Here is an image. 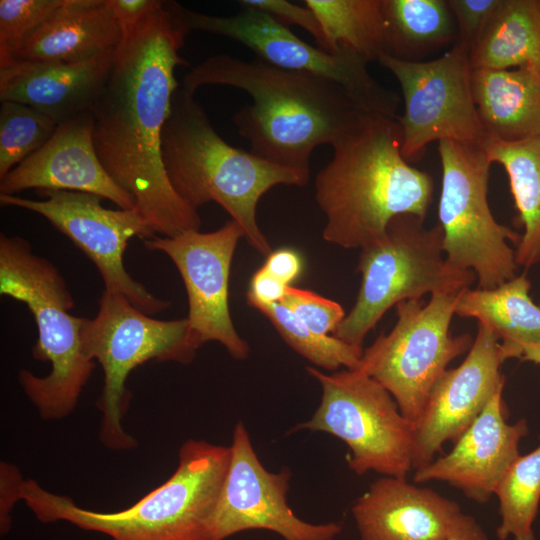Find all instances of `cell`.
<instances>
[{"instance_id":"1","label":"cell","mask_w":540,"mask_h":540,"mask_svg":"<svg viewBox=\"0 0 540 540\" xmlns=\"http://www.w3.org/2000/svg\"><path fill=\"white\" fill-rule=\"evenodd\" d=\"M189 32L173 1L161 3L122 35L108 78L90 112L93 141L110 177L163 237L199 230L198 211L173 189L162 160V133L180 87L176 67Z\"/></svg>"},{"instance_id":"2","label":"cell","mask_w":540,"mask_h":540,"mask_svg":"<svg viewBox=\"0 0 540 540\" xmlns=\"http://www.w3.org/2000/svg\"><path fill=\"white\" fill-rule=\"evenodd\" d=\"M204 85L231 86L248 93L253 103L241 108L233 121L249 142L250 152L308 174L314 149L333 146L368 113L337 83L258 58L212 56L193 67L180 84L191 94Z\"/></svg>"},{"instance_id":"3","label":"cell","mask_w":540,"mask_h":540,"mask_svg":"<svg viewBox=\"0 0 540 540\" xmlns=\"http://www.w3.org/2000/svg\"><path fill=\"white\" fill-rule=\"evenodd\" d=\"M396 118L365 113L333 145V156L315 178V199L326 217L325 241L346 249L381 238L403 214L425 219L432 201V177L401 153Z\"/></svg>"},{"instance_id":"4","label":"cell","mask_w":540,"mask_h":540,"mask_svg":"<svg viewBox=\"0 0 540 540\" xmlns=\"http://www.w3.org/2000/svg\"><path fill=\"white\" fill-rule=\"evenodd\" d=\"M162 160L175 192L197 210L220 205L251 247L272 250L256 218L260 198L276 185L304 186L310 174L281 167L228 144L213 128L194 94L175 91L162 133Z\"/></svg>"},{"instance_id":"5","label":"cell","mask_w":540,"mask_h":540,"mask_svg":"<svg viewBox=\"0 0 540 540\" xmlns=\"http://www.w3.org/2000/svg\"><path fill=\"white\" fill-rule=\"evenodd\" d=\"M230 454V446L186 440L179 449L175 472L139 501L116 512L82 508L32 479L19 480L16 497L43 523L66 521L112 540H209Z\"/></svg>"},{"instance_id":"6","label":"cell","mask_w":540,"mask_h":540,"mask_svg":"<svg viewBox=\"0 0 540 540\" xmlns=\"http://www.w3.org/2000/svg\"><path fill=\"white\" fill-rule=\"evenodd\" d=\"M0 294L26 304L38 330L32 355L51 364L44 377L24 369L19 372L24 393L43 419L70 415L95 361L86 357L82 347L86 318L69 313L75 303L66 281L50 261L33 253L27 240L1 234Z\"/></svg>"},{"instance_id":"7","label":"cell","mask_w":540,"mask_h":540,"mask_svg":"<svg viewBox=\"0 0 540 540\" xmlns=\"http://www.w3.org/2000/svg\"><path fill=\"white\" fill-rule=\"evenodd\" d=\"M357 271L362 279L356 302L332 335L358 347L392 306L426 294L458 293L476 279L473 271L447 263L440 225L426 228L412 214L394 217L381 238L361 248Z\"/></svg>"},{"instance_id":"8","label":"cell","mask_w":540,"mask_h":540,"mask_svg":"<svg viewBox=\"0 0 540 540\" xmlns=\"http://www.w3.org/2000/svg\"><path fill=\"white\" fill-rule=\"evenodd\" d=\"M81 338L86 357L97 360L104 372L97 400L102 413L100 441L111 450L135 448L136 440L122 426L131 396L127 378L150 360L190 363L197 350L188 339L187 318H152L122 294L104 290L96 316L85 319Z\"/></svg>"},{"instance_id":"9","label":"cell","mask_w":540,"mask_h":540,"mask_svg":"<svg viewBox=\"0 0 540 540\" xmlns=\"http://www.w3.org/2000/svg\"><path fill=\"white\" fill-rule=\"evenodd\" d=\"M307 372L321 385L322 397L312 417L294 430L329 433L347 445L349 468L406 479L413 468L414 426L400 412L392 395L358 369L326 374Z\"/></svg>"},{"instance_id":"10","label":"cell","mask_w":540,"mask_h":540,"mask_svg":"<svg viewBox=\"0 0 540 540\" xmlns=\"http://www.w3.org/2000/svg\"><path fill=\"white\" fill-rule=\"evenodd\" d=\"M442 186L438 224L447 263L473 271L478 288L492 289L516 276L515 251L509 241L520 236L499 224L488 203L492 162L484 148L454 141L438 142Z\"/></svg>"},{"instance_id":"11","label":"cell","mask_w":540,"mask_h":540,"mask_svg":"<svg viewBox=\"0 0 540 540\" xmlns=\"http://www.w3.org/2000/svg\"><path fill=\"white\" fill-rule=\"evenodd\" d=\"M458 293L433 294L428 303L399 302L395 325L363 351L356 368L392 395L414 428L435 383L473 343L469 334L450 332Z\"/></svg>"},{"instance_id":"12","label":"cell","mask_w":540,"mask_h":540,"mask_svg":"<svg viewBox=\"0 0 540 540\" xmlns=\"http://www.w3.org/2000/svg\"><path fill=\"white\" fill-rule=\"evenodd\" d=\"M398 81L404 102L396 120L401 153L410 163L432 142L481 146L488 139L475 103L469 50L458 42L440 57L403 60L382 54L378 61Z\"/></svg>"},{"instance_id":"13","label":"cell","mask_w":540,"mask_h":540,"mask_svg":"<svg viewBox=\"0 0 540 540\" xmlns=\"http://www.w3.org/2000/svg\"><path fill=\"white\" fill-rule=\"evenodd\" d=\"M240 6L237 14L223 17L192 11L174 1L175 11L188 32L230 38L269 64L337 83L365 112L398 116L399 96L370 74L364 58L345 49L332 53L314 47L266 12Z\"/></svg>"},{"instance_id":"14","label":"cell","mask_w":540,"mask_h":540,"mask_svg":"<svg viewBox=\"0 0 540 540\" xmlns=\"http://www.w3.org/2000/svg\"><path fill=\"white\" fill-rule=\"evenodd\" d=\"M42 200L0 194V202L33 211L67 236L97 267L105 290L125 296L148 315L163 312L170 302L157 298L134 280L124 266V253L133 237L155 234L135 209H108L101 197L74 191L42 190Z\"/></svg>"},{"instance_id":"15","label":"cell","mask_w":540,"mask_h":540,"mask_svg":"<svg viewBox=\"0 0 540 540\" xmlns=\"http://www.w3.org/2000/svg\"><path fill=\"white\" fill-rule=\"evenodd\" d=\"M244 237L233 220L208 233L188 230L173 237L143 239L151 251L165 253L177 267L188 297V339L198 350L216 341L238 360L248 357V343L239 336L229 309L230 268L238 241Z\"/></svg>"},{"instance_id":"16","label":"cell","mask_w":540,"mask_h":540,"mask_svg":"<svg viewBox=\"0 0 540 540\" xmlns=\"http://www.w3.org/2000/svg\"><path fill=\"white\" fill-rule=\"evenodd\" d=\"M230 452L209 540L255 529L274 532L284 540H334L340 534L339 523L313 524L295 515L287 501L291 472L284 468L273 473L262 465L241 421L234 427Z\"/></svg>"},{"instance_id":"17","label":"cell","mask_w":540,"mask_h":540,"mask_svg":"<svg viewBox=\"0 0 540 540\" xmlns=\"http://www.w3.org/2000/svg\"><path fill=\"white\" fill-rule=\"evenodd\" d=\"M503 362L497 336L478 323L465 359L438 379L415 425L414 470L431 462L445 442H455L504 387Z\"/></svg>"},{"instance_id":"18","label":"cell","mask_w":540,"mask_h":540,"mask_svg":"<svg viewBox=\"0 0 540 540\" xmlns=\"http://www.w3.org/2000/svg\"><path fill=\"white\" fill-rule=\"evenodd\" d=\"M28 189L89 193L120 209H135L133 197L110 177L98 157L90 111L60 122L39 150L0 178V194Z\"/></svg>"},{"instance_id":"19","label":"cell","mask_w":540,"mask_h":540,"mask_svg":"<svg viewBox=\"0 0 540 540\" xmlns=\"http://www.w3.org/2000/svg\"><path fill=\"white\" fill-rule=\"evenodd\" d=\"M503 389L497 390L447 454L415 470V483L446 482L477 503L490 500L529 432L525 419L513 424L506 421Z\"/></svg>"},{"instance_id":"20","label":"cell","mask_w":540,"mask_h":540,"mask_svg":"<svg viewBox=\"0 0 540 540\" xmlns=\"http://www.w3.org/2000/svg\"><path fill=\"white\" fill-rule=\"evenodd\" d=\"M460 512L457 502L390 476L373 482L352 506L361 540H447Z\"/></svg>"},{"instance_id":"21","label":"cell","mask_w":540,"mask_h":540,"mask_svg":"<svg viewBox=\"0 0 540 540\" xmlns=\"http://www.w3.org/2000/svg\"><path fill=\"white\" fill-rule=\"evenodd\" d=\"M116 49L78 63L14 61L0 68V100L28 105L57 124L88 112L108 78Z\"/></svg>"},{"instance_id":"22","label":"cell","mask_w":540,"mask_h":540,"mask_svg":"<svg viewBox=\"0 0 540 540\" xmlns=\"http://www.w3.org/2000/svg\"><path fill=\"white\" fill-rule=\"evenodd\" d=\"M121 39L108 0H64L16 47L7 65L14 61L84 62L115 50Z\"/></svg>"},{"instance_id":"23","label":"cell","mask_w":540,"mask_h":540,"mask_svg":"<svg viewBox=\"0 0 540 540\" xmlns=\"http://www.w3.org/2000/svg\"><path fill=\"white\" fill-rule=\"evenodd\" d=\"M472 88L488 139L540 137V71L529 67L475 69Z\"/></svg>"},{"instance_id":"24","label":"cell","mask_w":540,"mask_h":540,"mask_svg":"<svg viewBox=\"0 0 540 540\" xmlns=\"http://www.w3.org/2000/svg\"><path fill=\"white\" fill-rule=\"evenodd\" d=\"M530 287L522 274L492 289L465 288L458 293L454 313L490 328L504 361L520 359L523 345L540 343V307L532 301Z\"/></svg>"},{"instance_id":"25","label":"cell","mask_w":540,"mask_h":540,"mask_svg":"<svg viewBox=\"0 0 540 540\" xmlns=\"http://www.w3.org/2000/svg\"><path fill=\"white\" fill-rule=\"evenodd\" d=\"M473 70L540 71V0H502L470 52Z\"/></svg>"},{"instance_id":"26","label":"cell","mask_w":540,"mask_h":540,"mask_svg":"<svg viewBox=\"0 0 540 540\" xmlns=\"http://www.w3.org/2000/svg\"><path fill=\"white\" fill-rule=\"evenodd\" d=\"M492 163L501 164L524 233L515 250L517 266L526 269L540 261V137L517 142L487 139L483 145Z\"/></svg>"},{"instance_id":"27","label":"cell","mask_w":540,"mask_h":540,"mask_svg":"<svg viewBox=\"0 0 540 540\" xmlns=\"http://www.w3.org/2000/svg\"><path fill=\"white\" fill-rule=\"evenodd\" d=\"M386 54L416 60L458 39L446 0H382Z\"/></svg>"},{"instance_id":"28","label":"cell","mask_w":540,"mask_h":540,"mask_svg":"<svg viewBox=\"0 0 540 540\" xmlns=\"http://www.w3.org/2000/svg\"><path fill=\"white\" fill-rule=\"evenodd\" d=\"M317 16L328 51L349 50L368 63L386 54L382 0H306Z\"/></svg>"},{"instance_id":"29","label":"cell","mask_w":540,"mask_h":540,"mask_svg":"<svg viewBox=\"0 0 540 540\" xmlns=\"http://www.w3.org/2000/svg\"><path fill=\"white\" fill-rule=\"evenodd\" d=\"M494 495L499 501V540H535L533 524L540 505V445L519 455L499 481Z\"/></svg>"},{"instance_id":"30","label":"cell","mask_w":540,"mask_h":540,"mask_svg":"<svg viewBox=\"0 0 540 540\" xmlns=\"http://www.w3.org/2000/svg\"><path fill=\"white\" fill-rule=\"evenodd\" d=\"M278 331L284 341L312 364L326 370L343 366L356 369L363 348L348 344L333 335H321L309 329L281 303L256 308Z\"/></svg>"},{"instance_id":"31","label":"cell","mask_w":540,"mask_h":540,"mask_svg":"<svg viewBox=\"0 0 540 540\" xmlns=\"http://www.w3.org/2000/svg\"><path fill=\"white\" fill-rule=\"evenodd\" d=\"M57 123L34 108L12 101L0 107V178L39 150Z\"/></svg>"},{"instance_id":"32","label":"cell","mask_w":540,"mask_h":540,"mask_svg":"<svg viewBox=\"0 0 540 540\" xmlns=\"http://www.w3.org/2000/svg\"><path fill=\"white\" fill-rule=\"evenodd\" d=\"M63 3L64 0L0 1V68L9 63L16 47Z\"/></svg>"},{"instance_id":"33","label":"cell","mask_w":540,"mask_h":540,"mask_svg":"<svg viewBox=\"0 0 540 540\" xmlns=\"http://www.w3.org/2000/svg\"><path fill=\"white\" fill-rule=\"evenodd\" d=\"M280 303L309 329L321 335L333 334L346 316L343 307L336 301L294 286L287 287Z\"/></svg>"},{"instance_id":"34","label":"cell","mask_w":540,"mask_h":540,"mask_svg":"<svg viewBox=\"0 0 540 540\" xmlns=\"http://www.w3.org/2000/svg\"><path fill=\"white\" fill-rule=\"evenodd\" d=\"M502 0H447L456 22V42L469 52L480 38Z\"/></svg>"},{"instance_id":"35","label":"cell","mask_w":540,"mask_h":540,"mask_svg":"<svg viewBox=\"0 0 540 540\" xmlns=\"http://www.w3.org/2000/svg\"><path fill=\"white\" fill-rule=\"evenodd\" d=\"M238 3L260 9L287 27L292 24L300 26L314 37L319 48L328 51L321 24L315 13L306 5L293 4L287 0H242Z\"/></svg>"},{"instance_id":"36","label":"cell","mask_w":540,"mask_h":540,"mask_svg":"<svg viewBox=\"0 0 540 540\" xmlns=\"http://www.w3.org/2000/svg\"><path fill=\"white\" fill-rule=\"evenodd\" d=\"M288 286L262 266L251 278L246 295L247 303L255 309L280 303Z\"/></svg>"},{"instance_id":"37","label":"cell","mask_w":540,"mask_h":540,"mask_svg":"<svg viewBox=\"0 0 540 540\" xmlns=\"http://www.w3.org/2000/svg\"><path fill=\"white\" fill-rule=\"evenodd\" d=\"M108 2L122 35L133 29L161 3L158 0H108Z\"/></svg>"},{"instance_id":"38","label":"cell","mask_w":540,"mask_h":540,"mask_svg":"<svg viewBox=\"0 0 540 540\" xmlns=\"http://www.w3.org/2000/svg\"><path fill=\"white\" fill-rule=\"evenodd\" d=\"M272 275L291 285L301 274L303 262L300 255L288 248L272 251L263 265Z\"/></svg>"},{"instance_id":"39","label":"cell","mask_w":540,"mask_h":540,"mask_svg":"<svg viewBox=\"0 0 540 540\" xmlns=\"http://www.w3.org/2000/svg\"><path fill=\"white\" fill-rule=\"evenodd\" d=\"M20 472L13 465L1 463L0 529L5 534L11 527L10 512L16 503V482Z\"/></svg>"},{"instance_id":"40","label":"cell","mask_w":540,"mask_h":540,"mask_svg":"<svg viewBox=\"0 0 540 540\" xmlns=\"http://www.w3.org/2000/svg\"><path fill=\"white\" fill-rule=\"evenodd\" d=\"M447 540H490L482 526L470 515L460 512L454 519Z\"/></svg>"},{"instance_id":"41","label":"cell","mask_w":540,"mask_h":540,"mask_svg":"<svg viewBox=\"0 0 540 540\" xmlns=\"http://www.w3.org/2000/svg\"><path fill=\"white\" fill-rule=\"evenodd\" d=\"M520 359L540 365V343L523 345Z\"/></svg>"}]
</instances>
